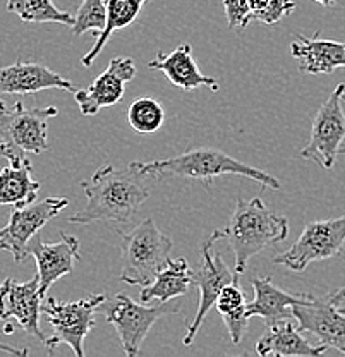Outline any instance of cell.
I'll list each match as a JSON object with an SVG mask.
<instances>
[{"mask_svg":"<svg viewBox=\"0 0 345 357\" xmlns=\"http://www.w3.org/2000/svg\"><path fill=\"white\" fill-rule=\"evenodd\" d=\"M328 347L318 344L313 345L300 335V328L296 319H284L268 325L266 333L256 344V352L259 356H321Z\"/></svg>","mask_w":345,"mask_h":357,"instance_id":"ffe728a7","label":"cell"},{"mask_svg":"<svg viewBox=\"0 0 345 357\" xmlns=\"http://www.w3.org/2000/svg\"><path fill=\"white\" fill-rule=\"evenodd\" d=\"M148 69L162 70L174 86L183 88L185 91L201 86L211 89L215 93L220 89L217 79L201 73V69L196 64L192 48L189 43L179 45L176 50L169 52V54L158 52L157 57L148 62Z\"/></svg>","mask_w":345,"mask_h":357,"instance_id":"e0dca14e","label":"cell"},{"mask_svg":"<svg viewBox=\"0 0 345 357\" xmlns=\"http://www.w3.org/2000/svg\"><path fill=\"white\" fill-rule=\"evenodd\" d=\"M57 115V107L7 105L0 100V146L20 156L43 153L48 150V122Z\"/></svg>","mask_w":345,"mask_h":357,"instance_id":"8992f818","label":"cell"},{"mask_svg":"<svg viewBox=\"0 0 345 357\" xmlns=\"http://www.w3.org/2000/svg\"><path fill=\"white\" fill-rule=\"evenodd\" d=\"M148 0H107V26L102 33L95 38V45L86 55H83L81 64L90 67L95 59L98 57L100 52L109 43L110 36L118 29H124L131 26L139 16L143 7L146 6Z\"/></svg>","mask_w":345,"mask_h":357,"instance_id":"603a6c76","label":"cell"},{"mask_svg":"<svg viewBox=\"0 0 345 357\" xmlns=\"http://www.w3.org/2000/svg\"><path fill=\"white\" fill-rule=\"evenodd\" d=\"M246 306L247 301L243 289H240L239 282L225 285L222 289V292L218 294L217 303H215V307L220 312L233 345L240 344V340H243L244 333L247 330V323L251 319L246 312Z\"/></svg>","mask_w":345,"mask_h":357,"instance_id":"cb8c5ba5","label":"cell"},{"mask_svg":"<svg viewBox=\"0 0 345 357\" xmlns=\"http://www.w3.org/2000/svg\"><path fill=\"white\" fill-rule=\"evenodd\" d=\"M313 2L320 3V6H323V7H333L335 6L337 0H313Z\"/></svg>","mask_w":345,"mask_h":357,"instance_id":"d6a6232c","label":"cell"},{"mask_svg":"<svg viewBox=\"0 0 345 357\" xmlns=\"http://www.w3.org/2000/svg\"><path fill=\"white\" fill-rule=\"evenodd\" d=\"M0 156H2V158H7V160H9V162H20V160L26 158V156L16 155V153H14V151L7 150V148H3V146H0Z\"/></svg>","mask_w":345,"mask_h":357,"instance_id":"4dcf8cb0","label":"cell"},{"mask_svg":"<svg viewBox=\"0 0 345 357\" xmlns=\"http://www.w3.org/2000/svg\"><path fill=\"white\" fill-rule=\"evenodd\" d=\"M292 312L300 332L314 335L318 344L345 354V307H339L330 296L316 299L307 294L306 299L292 306Z\"/></svg>","mask_w":345,"mask_h":357,"instance_id":"7c38bea8","label":"cell"},{"mask_svg":"<svg viewBox=\"0 0 345 357\" xmlns=\"http://www.w3.org/2000/svg\"><path fill=\"white\" fill-rule=\"evenodd\" d=\"M217 241H220V236L215 230L213 234H210V237H208L205 243H203L201 265L198 266V270L192 275V284L199 289V306L183 340L184 345H187V347L194 342L198 330L201 328L208 312H210L211 307L217 303V297L222 292V289L225 285L233 284V282H239L240 277V273L230 270L220 255H213L211 252V248H213V244Z\"/></svg>","mask_w":345,"mask_h":357,"instance_id":"30bf717a","label":"cell"},{"mask_svg":"<svg viewBox=\"0 0 345 357\" xmlns=\"http://www.w3.org/2000/svg\"><path fill=\"white\" fill-rule=\"evenodd\" d=\"M2 319H3V312H2V310H0V321H2ZM0 351L9 352V354H14V356L28 354V349H14V347H10V345H3V344H0Z\"/></svg>","mask_w":345,"mask_h":357,"instance_id":"f546056e","label":"cell"},{"mask_svg":"<svg viewBox=\"0 0 345 357\" xmlns=\"http://www.w3.org/2000/svg\"><path fill=\"white\" fill-rule=\"evenodd\" d=\"M330 299H332L333 303H337V304H340L342 301H345V285L342 289L337 290V292H333L332 296H330Z\"/></svg>","mask_w":345,"mask_h":357,"instance_id":"1f68e13d","label":"cell"},{"mask_svg":"<svg viewBox=\"0 0 345 357\" xmlns=\"http://www.w3.org/2000/svg\"><path fill=\"white\" fill-rule=\"evenodd\" d=\"M291 55L299 62L300 73L332 74L345 67V42L298 36L291 43Z\"/></svg>","mask_w":345,"mask_h":357,"instance_id":"ac0fdd59","label":"cell"},{"mask_svg":"<svg viewBox=\"0 0 345 357\" xmlns=\"http://www.w3.org/2000/svg\"><path fill=\"white\" fill-rule=\"evenodd\" d=\"M194 271L189 268L185 258L169 259L165 266L157 273L155 280L146 287H141L139 301L141 303H151L153 299L160 303H170L176 297L187 294L192 284Z\"/></svg>","mask_w":345,"mask_h":357,"instance_id":"7402d4cb","label":"cell"},{"mask_svg":"<svg viewBox=\"0 0 345 357\" xmlns=\"http://www.w3.org/2000/svg\"><path fill=\"white\" fill-rule=\"evenodd\" d=\"M222 2H224L225 16H227L230 29L243 31L253 21L247 0H222Z\"/></svg>","mask_w":345,"mask_h":357,"instance_id":"f1b7e54d","label":"cell"},{"mask_svg":"<svg viewBox=\"0 0 345 357\" xmlns=\"http://www.w3.org/2000/svg\"><path fill=\"white\" fill-rule=\"evenodd\" d=\"M136 169L143 176H157V177H184L194 178V181H213L222 176H240L259 182L263 188L280 189V182L277 177L270 176L265 170H259L247 163L239 162L222 150L215 148H196L185 153L170 156V158L153 160V162H132Z\"/></svg>","mask_w":345,"mask_h":357,"instance_id":"3957f363","label":"cell"},{"mask_svg":"<svg viewBox=\"0 0 345 357\" xmlns=\"http://www.w3.org/2000/svg\"><path fill=\"white\" fill-rule=\"evenodd\" d=\"M236 256V271L243 275L253 256L289 236V220L268 210L263 199H237L232 218L225 229L217 230Z\"/></svg>","mask_w":345,"mask_h":357,"instance_id":"7a4b0ae2","label":"cell"},{"mask_svg":"<svg viewBox=\"0 0 345 357\" xmlns=\"http://www.w3.org/2000/svg\"><path fill=\"white\" fill-rule=\"evenodd\" d=\"M345 244V215L330 220L306 223L302 234L291 249L273 258L275 265L292 271L306 270L311 263L335 258L342 252Z\"/></svg>","mask_w":345,"mask_h":357,"instance_id":"9c48e42d","label":"cell"},{"mask_svg":"<svg viewBox=\"0 0 345 357\" xmlns=\"http://www.w3.org/2000/svg\"><path fill=\"white\" fill-rule=\"evenodd\" d=\"M253 21L277 24L285 16L294 13L296 0H247Z\"/></svg>","mask_w":345,"mask_h":357,"instance_id":"83f0119b","label":"cell"},{"mask_svg":"<svg viewBox=\"0 0 345 357\" xmlns=\"http://www.w3.org/2000/svg\"><path fill=\"white\" fill-rule=\"evenodd\" d=\"M251 285L254 289V299L247 303L246 312L250 318L258 316L265 319L266 325L284 319H294L292 306L307 297V294L285 292L277 287L268 277H254Z\"/></svg>","mask_w":345,"mask_h":357,"instance_id":"d6986e66","label":"cell"},{"mask_svg":"<svg viewBox=\"0 0 345 357\" xmlns=\"http://www.w3.org/2000/svg\"><path fill=\"white\" fill-rule=\"evenodd\" d=\"M136 64L129 57L110 59L107 69L84 89H76L74 100L83 115H96L124 98L125 84L135 79Z\"/></svg>","mask_w":345,"mask_h":357,"instance_id":"4fadbf2b","label":"cell"},{"mask_svg":"<svg viewBox=\"0 0 345 357\" xmlns=\"http://www.w3.org/2000/svg\"><path fill=\"white\" fill-rule=\"evenodd\" d=\"M143 174L129 163L128 169L103 165L81 184L86 204L69 218L70 223L117 222L129 223L138 213L141 204L150 198Z\"/></svg>","mask_w":345,"mask_h":357,"instance_id":"6da1fadb","label":"cell"},{"mask_svg":"<svg viewBox=\"0 0 345 357\" xmlns=\"http://www.w3.org/2000/svg\"><path fill=\"white\" fill-rule=\"evenodd\" d=\"M79 239L69 234L61 232L59 243H45L38 237L31 241L28 245V252L35 258L38 268L40 294L45 299L48 289L62 278L64 275L72 273L74 265L81 261Z\"/></svg>","mask_w":345,"mask_h":357,"instance_id":"9a60e30c","label":"cell"},{"mask_svg":"<svg viewBox=\"0 0 345 357\" xmlns=\"http://www.w3.org/2000/svg\"><path fill=\"white\" fill-rule=\"evenodd\" d=\"M121 249V282L141 289L150 285L169 261L172 241L151 218H144L131 232L125 234Z\"/></svg>","mask_w":345,"mask_h":357,"instance_id":"277c9868","label":"cell"},{"mask_svg":"<svg viewBox=\"0 0 345 357\" xmlns=\"http://www.w3.org/2000/svg\"><path fill=\"white\" fill-rule=\"evenodd\" d=\"M107 26V0H83L74 16L70 31L76 36L91 31L96 36Z\"/></svg>","mask_w":345,"mask_h":357,"instance_id":"4316f807","label":"cell"},{"mask_svg":"<svg viewBox=\"0 0 345 357\" xmlns=\"http://www.w3.org/2000/svg\"><path fill=\"white\" fill-rule=\"evenodd\" d=\"M129 126L136 132L153 134L162 128L165 122V109L160 102L150 96H141L135 100L128 109Z\"/></svg>","mask_w":345,"mask_h":357,"instance_id":"484cf974","label":"cell"},{"mask_svg":"<svg viewBox=\"0 0 345 357\" xmlns=\"http://www.w3.org/2000/svg\"><path fill=\"white\" fill-rule=\"evenodd\" d=\"M42 182L33 177V167L28 158L9 162L0 170V206L24 208L33 204Z\"/></svg>","mask_w":345,"mask_h":357,"instance_id":"44dd1931","label":"cell"},{"mask_svg":"<svg viewBox=\"0 0 345 357\" xmlns=\"http://www.w3.org/2000/svg\"><path fill=\"white\" fill-rule=\"evenodd\" d=\"M7 10L26 22H59L69 28L74 24V17L57 9L52 0H7Z\"/></svg>","mask_w":345,"mask_h":357,"instance_id":"d4e9b609","label":"cell"},{"mask_svg":"<svg viewBox=\"0 0 345 357\" xmlns=\"http://www.w3.org/2000/svg\"><path fill=\"white\" fill-rule=\"evenodd\" d=\"M68 206V198H47L24 208H14L9 223L0 229V249L10 252L14 261L21 263L29 255L28 245L36 234Z\"/></svg>","mask_w":345,"mask_h":357,"instance_id":"8fae6325","label":"cell"},{"mask_svg":"<svg viewBox=\"0 0 345 357\" xmlns=\"http://www.w3.org/2000/svg\"><path fill=\"white\" fill-rule=\"evenodd\" d=\"M169 304L160 303L158 306H146V303H138L128 294L118 292L112 299H105L100 311L117 332L125 356L136 357L141 352V345L150 333L151 326L163 316L176 314L179 311L177 306Z\"/></svg>","mask_w":345,"mask_h":357,"instance_id":"52a82bcc","label":"cell"},{"mask_svg":"<svg viewBox=\"0 0 345 357\" xmlns=\"http://www.w3.org/2000/svg\"><path fill=\"white\" fill-rule=\"evenodd\" d=\"M345 84H339L323 102L313 119L309 143L300 150V156L330 170L337 158L345 153Z\"/></svg>","mask_w":345,"mask_h":357,"instance_id":"ba28073f","label":"cell"},{"mask_svg":"<svg viewBox=\"0 0 345 357\" xmlns=\"http://www.w3.org/2000/svg\"><path fill=\"white\" fill-rule=\"evenodd\" d=\"M43 89L76 93L72 81L36 62H16L0 67V95H33Z\"/></svg>","mask_w":345,"mask_h":357,"instance_id":"2e32d148","label":"cell"},{"mask_svg":"<svg viewBox=\"0 0 345 357\" xmlns=\"http://www.w3.org/2000/svg\"><path fill=\"white\" fill-rule=\"evenodd\" d=\"M105 299L103 294H93L74 303H62L54 297L43 301L42 311L54 328V335L45 340L47 351L52 354L59 345L66 344L77 357H84V338L96 325L95 312Z\"/></svg>","mask_w":345,"mask_h":357,"instance_id":"5b68a950","label":"cell"},{"mask_svg":"<svg viewBox=\"0 0 345 357\" xmlns=\"http://www.w3.org/2000/svg\"><path fill=\"white\" fill-rule=\"evenodd\" d=\"M43 301L45 299L40 294L38 275L23 284L13 278H6L0 284V310L3 312V319H14L26 333L45 342L47 337L40 330Z\"/></svg>","mask_w":345,"mask_h":357,"instance_id":"5bb4252c","label":"cell"}]
</instances>
